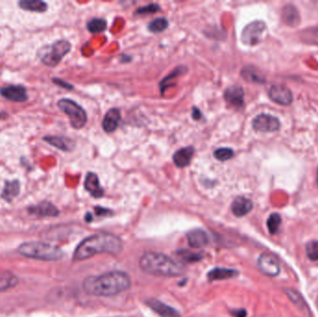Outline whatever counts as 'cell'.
Wrapping results in <instances>:
<instances>
[{"label":"cell","instance_id":"6da1fadb","mask_svg":"<svg viewBox=\"0 0 318 317\" xmlns=\"http://www.w3.org/2000/svg\"><path fill=\"white\" fill-rule=\"evenodd\" d=\"M131 286V278L128 273L113 271L86 278L83 289L88 294L98 297H111L124 292L130 289Z\"/></svg>","mask_w":318,"mask_h":317},{"label":"cell","instance_id":"7a4b0ae2","mask_svg":"<svg viewBox=\"0 0 318 317\" xmlns=\"http://www.w3.org/2000/svg\"><path fill=\"white\" fill-rule=\"evenodd\" d=\"M123 250V243L112 233H97L84 239L74 250V261H84L98 254L118 255Z\"/></svg>","mask_w":318,"mask_h":317},{"label":"cell","instance_id":"3957f363","mask_svg":"<svg viewBox=\"0 0 318 317\" xmlns=\"http://www.w3.org/2000/svg\"><path fill=\"white\" fill-rule=\"evenodd\" d=\"M139 265L142 271L155 276L175 278L182 275L185 267L159 252H146L141 257Z\"/></svg>","mask_w":318,"mask_h":317},{"label":"cell","instance_id":"277c9868","mask_svg":"<svg viewBox=\"0 0 318 317\" xmlns=\"http://www.w3.org/2000/svg\"><path fill=\"white\" fill-rule=\"evenodd\" d=\"M21 255L26 258L40 260V261H58L62 259L63 252L62 249L51 244L43 242H28L20 246L18 249Z\"/></svg>","mask_w":318,"mask_h":317},{"label":"cell","instance_id":"5b68a950","mask_svg":"<svg viewBox=\"0 0 318 317\" xmlns=\"http://www.w3.org/2000/svg\"><path fill=\"white\" fill-rule=\"evenodd\" d=\"M59 109L68 115L70 124L74 130H81L85 127L88 121V115L83 107L77 102L70 99H61L58 102Z\"/></svg>","mask_w":318,"mask_h":317},{"label":"cell","instance_id":"8992f818","mask_svg":"<svg viewBox=\"0 0 318 317\" xmlns=\"http://www.w3.org/2000/svg\"><path fill=\"white\" fill-rule=\"evenodd\" d=\"M72 46L67 40H58L55 43L50 46L48 50L45 49L44 52L40 55L41 62L47 66L55 67L63 60V57L68 54Z\"/></svg>","mask_w":318,"mask_h":317},{"label":"cell","instance_id":"52a82bcc","mask_svg":"<svg viewBox=\"0 0 318 317\" xmlns=\"http://www.w3.org/2000/svg\"><path fill=\"white\" fill-rule=\"evenodd\" d=\"M266 24L261 21H254L245 26L241 33V41L245 45L255 46L260 43Z\"/></svg>","mask_w":318,"mask_h":317},{"label":"cell","instance_id":"ba28073f","mask_svg":"<svg viewBox=\"0 0 318 317\" xmlns=\"http://www.w3.org/2000/svg\"><path fill=\"white\" fill-rule=\"evenodd\" d=\"M252 128L259 132H274L280 129V122L271 114L261 113L252 120Z\"/></svg>","mask_w":318,"mask_h":317},{"label":"cell","instance_id":"9c48e42d","mask_svg":"<svg viewBox=\"0 0 318 317\" xmlns=\"http://www.w3.org/2000/svg\"><path fill=\"white\" fill-rule=\"evenodd\" d=\"M0 95L14 102H24L28 100L27 91L23 86H7L0 89Z\"/></svg>","mask_w":318,"mask_h":317},{"label":"cell","instance_id":"30bf717a","mask_svg":"<svg viewBox=\"0 0 318 317\" xmlns=\"http://www.w3.org/2000/svg\"><path fill=\"white\" fill-rule=\"evenodd\" d=\"M268 94L273 102L280 105H290L292 102V92L285 86H272Z\"/></svg>","mask_w":318,"mask_h":317},{"label":"cell","instance_id":"8fae6325","mask_svg":"<svg viewBox=\"0 0 318 317\" xmlns=\"http://www.w3.org/2000/svg\"><path fill=\"white\" fill-rule=\"evenodd\" d=\"M258 267L261 272L269 276H275L280 272L279 262L269 254H261L258 259Z\"/></svg>","mask_w":318,"mask_h":317},{"label":"cell","instance_id":"7c38bea8","mask_svg":"<svg viewBox=\"0 0 318 317\" xmlns=\"http://www.w3.org/2000/svg\"><path fill=\"white\" fill-rule=\"evenodd\" d=\"M121 120V113L118 108H111L109 109L102 118V126L103 131L106 133L114 132Z\"/></svg>","mask_w":318,"mask_h":317},{"label":"cell","instance_id":"4fadbf2b","mask_svg":"<svg viewBox=\"0 0 318 317\" xmlns=\"http://www.w3.org/2000/svg\"><path fill=\"white\" fill-rule=\"evenodd\" d=\"M223 97L225 102L233 105V107L240 108L244 105V91L239 86H231L227 88L224 91Z\"/></svg>","mask_w":318,"mask_h":317},{"label":"cell","instance_id":"5bb4252c","mask_svg":"<svg viewBox=\"0 0 318 317\" xmlns=\"http://www.w3.org/2000/svg\"><path fill=\"white\" fill-rule=\"evenodd\" d=\"M194 148L193 146H186V147L180 148L177 150L172 155V161L177 168L184 169L188 167L194 154Z\"/></svg>","mask_w":318,"mask_h":317},{"label":"cell","instance_id":"9a60e30c","mask_svg":"<svg viewBox=\"0 0 318 317\" xmlns=\"http://www.w3.org/2000/svg\"><path fill=\"white\" fill-rule=\"evenodd\" d=\"M84 187L86 191L91 193L94 199H101L104 194V190L100 184V180L96 173L88 172L86 175Z\"/></svg>","mask_w":318,"mask_h":317},{"label":"cell","instance_id":"2e32d148","mask_svg":"<svg viewBox=\"0 0 318 317\" xmlns=\"http://www.w3.org/2000/svg\"><path fill=\"white\" fill-rule=\"evenodd\" d=\"M188 244L192 249H202L206 247L210 238L208 233L202 229H193L186 234Z\"/></svg>","mask_w":318,"mask_h":317},{"label":"cell","instance_id":"e0dca14e","mask_svg":"<svg viewBox=\"0 0 318 317\" xmlns=\"http://www.w3.org/2000/svg\"><path fill=\"white\" fill-rule=\"evenodd\" d=\"M43 140L51 146L57 148L61 151L64 152H70L73 151L75 147V142L72 139L65 136H54V135H49L43 138Z\"/></svg>","mask_w":318,"mask_h":317},{"label":"cell","instance_id":"ac0fdd59","mask_svg":"<svg viewBox=\"0 0 318 317\" xmlns=\"http://www.w3.org/2000/svg\"><path fill=\"white\" fill-rule=\"evenodd\" d=\"M153 311H155L161 317H181L179 311L173 309L172 307L167 305L162 301L155 299H149L145 301Z\"/></svg>","mask_w":318,"mask_h":317},{"label":"cell","instance_id":"d6986e66","mask_svg":"<svg viewBox=\"0 0 318 317\" xmlns=\"http://www.w3.org/2000/svg\"><path fill=\"white\" fill-rule=\"evenodd\" d=\"M252 209H253L252 201L244 196H237L231 205V210L233 215L238 218L249 214Z\"/></svg>","mask_w":318,"mask_h":317},{"label":"cell","instance_id":"ffe728a7","mask_svg":"<svg viewBox=\"0 0 318 317\" xmlns=\"http://www.w3.org/2000/svg\"><path fill=\"white\" fill-rule=\"evenodd\" d=\"M29 212L38 217H56L59 215L57 208L48 201H44L35 207L30 208Z\"/></svg>","mask_w":318,"mask_h":317},{"label":"cell","instance_id":"44dd1931","mask_svg":"<svg viewBox=\"0 0 318 317\" xmlns=\"http://www.w3.org/2000/svg\"><path fill=\"white\" fill-rule=\"evenodd\" d=\"M239 272L236 270L233 269H228V268H214L210 270L208 272V279L213 282V281H221V280H227L231 278L238 276Z\"/></svg>","mask_w":318,"mask_h":317},{"label":"cell","instance_id":"7402d4cb","mask_svg":"<svg viewBox=\"0 0 318 317\" xmlns=\"http://www.w3.org/2000/svg\"><path fill=\"white\" fill-rule=\"evenodd\" d=\"M18 5L26 12H45L48 10L47 3L40 0H22Z\"/></svg>","mask_w":318,"mask_h":317},{"label":"cell","instance_id":"603a6c76","mask_svg":"<svg viewBox=\"0 0 318 317\" xmlns=\"http://www.w3.org/2000/svg\"><path fill=\"white\" fill-rule=\"evenodd\" d=\"M20 193V182L17 180L12 181H6L5 187L2 191L1 197L5 199L8 202H11L12 199L16 197Z\"/></svg>","mask_w":318,"mask_h":317},{"label":"cell","instance_id":"cb8c5ba5","mask_svg":"<svg viewBox=\"0 0 318 317\" xmlns=\"http://www.w3.org/2000/svg\"><path fill=\"white\" fill-rule=\"evenodd\" d=\"M18 284V278L11 272H0V292L14 288Z\"/></svg>","mask_w":318,"mask_h":317},{"label":"cell","instance_id":"d4e9b609","mask_svg":"<svg viewBox=\"0 0 318 317\" xmlns=\"http://www.w3.org/2000/svg\"><path fill=\"white\" fill-rule=\"evenodd\" d=\"M241 74H242L245 80L250 81L251 83H264V81H265L263 75L255 67L247 66L242 70Z\"/></svg>","mask_w":318,"mask_h":317},{"label":"cell","instance_id":"484cf974","mask_svg":"<svg viewBox=\"0 0 318 317\" xmlns=\"http://www.w3.org/2000/svg\"><path fill=\"white\" fill-rule=\"evenodd\" d=\"M176 254L181 260L188 263L201 261L204 258L203 252H196V251L187 250V249H180L177 251Z\"/></svg>","mask_w":318,"mask_h":317},{"label":"cell","instance_id":"4316f807","mask_svg":"<svg viewBox=\"0 0 318 317\" xmlns=\"http://www.w3.org/2000/svg\"><path fill=\"white\" fill-rule=\"evenodd\" d=\"M87 28L92 34L102 33L107 28V22L102 18H93L91 21H89Z\"/></svg>","mask_w":318,"mask_h":317},{"label":"cell","instance_id":"83f0119b","mask_svg":"<svg viewBox=\"0 0 318 317\" xmlns=\"http://www.w3.org/2000/svg\"><path fill=\"white\" fill-rule=\"evenodd\" d=\"M169 27V21L164 17L155 18L148 24V30L153 34L164 32Z\"/></svg>","mask_w":318,"mask_h":317},{"label":"cell","instance_id":"f1b7e54d","mask_svg":"<svg viewBox=\"0 0 318 317\" xmlns=\"http://www.w3.org/2000/svg\"><path fill=\"white\" fill-rule=\"evenodd\" d=\"M281 222H282V218L279 213H273L269 216L267 220V228L269 232L271 234H275L279 232Z\"/></svg>","mask_w":318,"mask_h":317},{"label":"cell","instance_id":"f546056e","mask_svg":"<svg viewBox=\"0 0 318 317\" xmlns=\"http://www.w3.org/2000/svg\"><path fill=\"white\" fill-rule=\"evenodd\" d=\"M213 155L217 160H219L221 162H225V161L233 158L234 152H233V149H231V148L221 147L218 148L213 152Z\"/></svg>","mask_w":318,"mask_h":317},{"label":"cell","instance_id":"4dcf8cb0","mask_svg":"<svg viewBox=\"0 0 318 317\" xmlns=\"http://www.w3.org/2000/svg\"><path fill=\"white\" fill-rule=\"evenodd\" d=\"M298 18H299V14H298V11L296 10L295 7H285L284 19L287 23L290 25H295L299 22L297 20Z\"/></svg>","mask_w":318,"mask_h":317},{"label":"cell","instance_id":"1f68e13d","mask_svg":"<svg viewBox=\"0 0 318 317\" xmlns=\"http://www.w3.org/2000/svg\"><path fill=\"white\" fill-rule=\"evenodd\" d=\"M306 255L309 260L318 261V240H312L306 244L305 247Z\"/></svg>","mask_w":318,"mask_h":317},{"label":"cell","instance_id":"d6a6232c","mask_svg":"<svg viewBox=\"0 0 318 317\" xmlns=\"http://www.w3.org/2000/svg\"><path fill=\"white\" fill-rule=\"evenodd\" d=\"M160 11V6L158 4H155V3H152V4H149L146 6L141 7L139 8L138 10L135 11V14L138 15H145V14H153L155 12Z\"/></svg>","mask_w":318,"mask_h":317},{"label":"cell","instance_id":"836d02e7","mask_svg":"<svg viewBox=\"0 0 318 317\" xmlns=\"http://www.w3.org/2000/svg\"><path fill=\"white\" fill-rule=\"evenodd\" d=\"M286 292H287V295L289 296V298H290V300H292V302H294L296 305L300 307V308L304 307L305 302L301 300V298L300 300L298 299L300 297V295H299L298 292H296L295 290H293V289H286Z\"/></svg>","mask_w":318,"mask_h":317},{"label":"cell","instance_id":"e575fe53","mask_svg":"<svg viewBox=\"0 0 318 317\" xmlns=\"http://www.w3.org/2000/svg\"><path fill=\"white\" fill-rule=\"evenodd\" d=\"M52 81H53L54 84H56V85L59 86V87H62L63 89L69 90V91H71V90L74 89V86L71 85V84H69L67 82L60 80V78H52Z\"/></svg>","mask_w":318,"mask_h":317},{"label":"cell","instance_id":"d590c367","mask_svg":"<svg viewBox=\"0 0 318 317\" xmlns=\"http://www.w3.org/2000/svg\"><path fill=\"white\" fill-rule=\"evenodd\" d=\"M232 314L234 317H247V311L244 309H237L232 311Z\"/></svg>","mask_w":318,"mask_h":317},{"label":"cell","instance_id":"8d00e7d4","mask_svg":"<svg viewBox=\"0 0 318 317\" xmlns=\"http://www.w3.org/2000/svg\"><path fill=\"white\" fill-rule=\"evenodd\" d=\"M192 116L194 120H200V118L203 117V114L200 112L198 108H193V113H192Z\"/></svg>","mask_w":318,"mask_h":317},{"label":"cell","instance_id":"74e56055","mask_svg":"<svg viewBox=\"0 0 318 317\" xmlns=\"http://www.w3.org/2000/svg\"><path fill=\"white\" fill-rule=\"evenodd\" d=\"M97 215H108V210L102 209V208H95Z\"/></svg>","mask_w":318,"mask_h":317},{"label":"cell","instance_id":"f35d334b","mask_svg":"<svg viewBox=\"0 0 318 317\" xmlns=\"http://www.w3.org/2000/svg\"><path fill=\"white\" fill-rule=\"evenodd\" d=\"M85 220L87 221H91V220H92V217H91L90 213H88V214H87V216L85 217Z\"/></svg>","mask_w":318,"mask_h":317},{"label":"cell","instance_id":"ab89813d","mask_svg":"<svg viewBox=\"0 0 318 317\" xmlns=\"http://www.w3.org/2000/svg\"><path fill=\"white\" fill-rule=\"evenodd\" d=\"M316 305H317V307H318V296H317V298H316Z\"/></svg>","mask_w":318,"mask_h":317},{"label":"cell","instance_id":"60d3db41","mask_svg":"<svg viewBox=\"0 0 318 317\" xmlns=\"http://www.w3.org/2000/svg\"><path fill=\"white\" fill-rule=\"evenodd\" d=\"M316 181H317V184H318V171H317V178H316Z\"/></svg>","mask_w":318,"mask_h":317}]
</instances>
